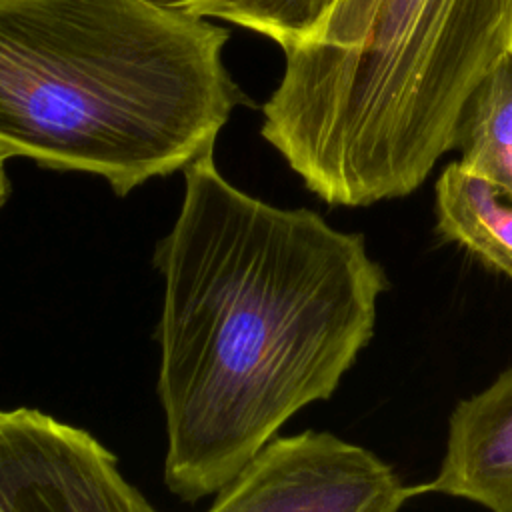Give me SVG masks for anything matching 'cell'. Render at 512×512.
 <instances>
[{
    "mask_svg": "<svg viewBox=\"0 0 512 512\" xmlns=\"http://www.w3.org/2000/svg\"><path fill=\"white\" fill-rule=\"evenodd\" d=\"M12 156L8 154V150H4L0 146V208L6 204V200L10 198V178H8V172H6V162L10 160Z\"/></svg>",
    "mask_w": 512,
    "mask_h": 512,
    "instance_id": "30bf717a",
    "label": "cell"
},
{
    "mask_svg": "<svg viewBox=\"0 0 512 512\" xmlns=\"http://www.w3.org/2000/svg\"><path fill=\"white\" fill-rule=\"evenodd\" d=\"M164 484L216 494L302 408L328 400L370 344L388 278L366 238L232 186L208 152L156 244Z\"/></svg>",
    "mask_w": 512,
    "mask_h": 512,
    "instance_id": "6da1fadb",
    "label": "cell"
},
{
    "mask_svg": "<svg viewBox=\"0 0 512 512\" xmlns=\"http://www.w3.org/2000/svg\"><path fill=\"white\" fill-rule=\"evenodd\" d=\"M196 18H218L274 40L282 52L310 40L334 0H152Z\"/></svg>",
    "mask_w": 512,
    "mask_h": 512,
    "instance_id": "9c48e42d",
    "label": "cell"
},
{
    "mask_svg": "<svg viewBox=\"0 0 512 512\" xmlns=\"http://www.w3.org/2000/svg\"><path fill=\"white\" fill-rule=\"evenodd\" d=\"M412 488L512 512V364L454 406L436 476Z\"/></svg>",
    "mask_w": 512,
    "mask_h": 512,
    "instance_id": "8992f818",
    "label": "cell"
},
{
    "mask_svg": "<svg viewBox=\"0 0 512 512\" xmlns=\"http://www.w3.org/2000/svg\"><path fill=\"white\" fill-rule=\"evenodd\" d=\"M436 230L512 284V200L490 182L448 164L434 186Z\"/></svg>",
    "mask_w": 512,
    "mask_h": 512,
    "instance_id": "52a82bcc",
    "label": "cell"
},
{
    "mask_svg": "<svg viewBox=\"0 0 512 512\" xmlns=\"http://www.w3.org/2000/svg\"><path fill=\"white\" fill-rule=\"evenodd\" d=\"M512 50V0H334L284 50L264 140L332 206L418 190L456 150L466 104Z\"/></svg>",
    "mask_w": 512,
    "mask_h": 512,
    "instance_id": "3957f363",
    "label": "cell"
},
{
    "mask_svg": "<svg viewBox=\"0 0 512 512\" xmlns=\"http://www.w3.org/2000/svg\"><path fill=\"white\" fill-rule=\"evenodd\" d=\"M0 512H156L90 432L34 408L0 410Z\"/></svg>",
    "mask_w": 512,
    "mask_h": 512,
    "instance_id": "5b68a950",
    "label": "cell"
},
{
    "mask_svg": "<svg viewBox=\"0 0 512 512\" xmlns=\"http://www.w3.org/2000/svg\"><path fill=\"white\" fill-rule=\"evenodd\" d=\"M228 38L152 0H0V146L118 196L184 170L250 102Z\"/></svg>",
    "mask_w": 512,
    "mask_h": 512,
    "instance_id": "7a4b0ae2",
    "label": "cell"
},
{
    "mask_svg": "<svg viewBox=\"0 0 512 512\" xmlns=\"http://www.w3.org/2000/svg\"><path fill=\"white\" fill-rule=\"evenodd\" d=\"M412 496L372 450L304 430L264 444L206 512H400Z\"/></svg>",
    "mask_w": 512,
    "mask_h": 512,
    "instance_id": "277c9868",
    "label": "cell"
},
{
    "mask_svg": "<svg viewBox=\"0 0 512 512\" xmlns=\"http://www.w3.org/2000/svg\"><path fill=\"white\" fill-rule=\"evenodd\" d=\"M456 148L462 170L484 178L512 200V50L470 96Z\"/></svg>",
    "mask_w": 512,
    "mask_h": 512,
    "instance_id": "ba28073f",
    "label": "cell"
}]
</instances>
